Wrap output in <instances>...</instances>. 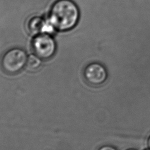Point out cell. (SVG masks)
<instances>
[{"label": "cell", "instance_id": "6da1fadb", "mask_svg": "<svg viewBox=\"0 0 150 150\" xmlns=\"http://www.w3.org/2000/svg\"><path fill=\"white\" fill-rule=\"evenodd\" d=\"M78 6L72 0H57L52 5L47 18L57 31L73 29L80 18Z\"/></svg>", "mask_w": 150, "mask_h": 150}, {"label": "cell", "instance_id": "7a4b0ae2", "mask_svg": "<svg viewBox=\"0 0 150 150\" xmlns=\"http://www.w3.org/2000/svg\"><path fill=\"white\" fill-rule=\"evenodd\" d=\"M28 56L25 51L15 47L6 51L1 59V66L5 72L15 74L21 71L26 66Z\"/></svg>", "mask_w": 150, "mask_h": 150}, {"label": "cell", "instance_id": "3957f363", "mask_svg": "<svg viewBox=\"0 0 150 150\" xmlns=\"http://www.w3.org/2000/svg\"><path fill=\"white\" fill-rule=\"evenodd\" d=\"M31 47L34 54L42 60L51 58L55 53L57 46L52 35L39 34L33 36Z\"/></svg>", "mask_w": 150, "mask_h": 150}, {"label": "cell", "instance_id": "277c9868", "mask_svg": "<svg viewBox=\"0 0 150 150\" xmlns=\"http://www.w3.org/2000/svg\"><path fill=\"white\" fill-rule=\"evenodd\" d=\"M83 75L86 82L94 86L102 85L105 82L108 77L105 67L96 62L88 64L84 70Z\"/></svg>", "mask_w": 150, "mask_h": 150}, {"label": "cell", "instance_id": "5b68a950", "mask_svg": "<svg viewBox=\"0 0 150 150\" xmlns=\"http://www.w3.org/2000/svg\"><path fill=\"white\" fill-rule=\"evenodd\" d=\"M45 22V17L38 15L29 17L25 23V28L28 33L33 36L42 34Z\"/></svg>", "mask_w": 150, "mask_h": 150}, {"label": "cell", "instance_id": "8992f818", "mask_svg": "<svg viewBox=\"0 0 150 150\" xmlns=\"http://www.w3.org/2000/svg\"><path fill=\"white\" fill-rule=\"evenodd\" d=\"M41 64L42 59L35 54H30L28 56L26 66L29 70H37L40 67Z\"/></svg>", "mask_w": 150, "mask_h": 150}, {"label": "cell", "instance_id": "52a82bcc", "mask_svg": "<svg viewBox=\"0 0 150 150\" xmlns=\"http://www.w3.org/2000/svg\"><path fill=\"white\" fill-rule=\"evenodd\" d=\"M97 150H117V149L112 146L105 145L100 147Z\"/></svg>", "mask_w": 150, "mask_h": 150}, {"label": "cell", "instance_id": "ba28073f", "mask_svg": "<svg viewBox=\"0 0 150 150\" xmlns=\"http://www.w3.org/2000/svg\"><path fill=\"white\" fill-rule=\"evenodd\" d=\"M147 144H148V146L149 147V148L150 149V135L149 136L148 138V141H147Z\"/></svg>", "mask_w": 150, "mask_h": 150}, {"label": "cell", "instance_id": "9c48e42d", "mask_svg": "<svg viewBox=\"0 0 150 150\" xmlns=\"http://www.w3.org/2000/svg\"><path fill=\"white\" fill-rule=\"evenodd\" d=\"M127 150H137V149H128Z\"/></svg>", "mask_w": 150, "mask_h": 150}, {"label": "cell", "instance_id": "30bf717a", "mask_svg": "<svg viewBox=\"0 0 150 150\" xmlns=\"http://www.w3.org/2000/svg\"><path fill=\"white\" fill-rule=\"evenodd\" d=\"M146 150H150V149H146Z\"/></svg>", "mask_w": 150, "mask_h": 150}]
</instances>
